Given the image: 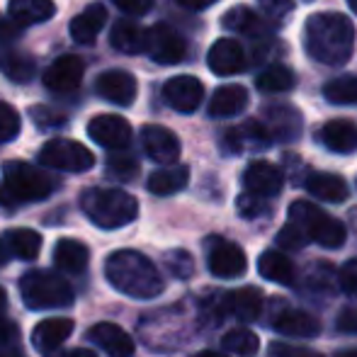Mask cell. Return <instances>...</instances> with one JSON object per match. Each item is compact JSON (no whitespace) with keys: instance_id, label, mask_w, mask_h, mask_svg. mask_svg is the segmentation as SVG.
Wrapping results in <instances>:
<instances>
[{"instance_id":"38","label":"cell","mask_w":357,"mask_h":357,"mask_svg":"<svg viewBox=\"0 0 357 357\" xmlns=\"http://www.w3.org/2000/svg\"><path fill=\"white\" fill-rule=\"evenodd\" d=\"M139 173V163L129 153H112L107 158V175L117 180H132Z\"/></svg>"},{"instance_id":"33","label":"cell","mask_w":357,"mask_h":357,"mask_svg":"<svg viewBox=\"0 0 357 357\" xmlns=\"http://www.w3.org/2000/svg\"><path fill=\"white\" fill-rule=\"evenodd\" d=\"M0 71L8 75L13 83H29L37 73L34 59L27 54H20L15 49H0Z\"/></svg>"},{"instance_id":"4","label":"cell","mask_w":357,"mask_h":357,"mask_svg":"<svg viewBox=\"0 0 357 357\" xmlns=\"http://www.w3.org/2000/svg\"><path fill=\"white\" fill-rule=\"evenodd\" d=\"M20 294L27 309L49 311L73 304V289L61 275L49 270H29L20 280Z\"/></svg>"},{"instance_id":"32","label":"cell","mask_w":357,"mask_h":357,"mask_svg":"<svg viewBox=\"0 0 357 357\" xmlns=\"http://www.w3.org/2000/svg\"><path fill=\"white\" fill-rule=\"evenodd\" d=\"M258 270L265 280L275 284H291L294 282V263L280 250H265L258 260Z\"/></svg>"},{"instance_id":"6","label":"cell","mask_w":357,"mask_h":357,"mask_svg":"<svg viewBox=\"0 0 357 357\" xmlns=\"http://www.w3.org/2000/svg\"><path fill=\"white\" fill-rule=\"evenodd\" d=\"M54 192V183L47 173L24 160H8L3 165V188L0 197L5 202H39Z\"/></svg>"},{"instance_id":"18","label":"cell","mask_w":357,"mask_h":357,"mask_svg":"<svg viewBox=\"0 0 357 357\" xmlns=\"http://www.w3.org/2000/svg\"><path fill=\"white\" fill-rule=\"evenodd\" d=\"M88 340L98 345L107 357H134L137 345L134 340L114 324H98L88 331Z\"/></svg>"},{"instance_id":"48","label":"cell","mask_w":357,"mask_h":357,"mask_svg":"<svg viewBox=\"0 0 357 357\" xmlns=\"http://www.w3.org/2000/svg\"><path fill=\"white\" fill-rule=\"evenodd\" d=\"M335 326H338V331H343V333H357V306H350V309L340 311Z\"/></svg>"},{"instance_id":"28","label":"cell","mask_w":357,"mask_h":357,"mask_svg":"<svg viewBox=\"0 0 357 357\" xmlns=\"http://www.w3.org/2000/svg\"><path fill=\"white\" fill-rule=\"evenodd\" d=\"M306 190L314 195L316 199L324 202H345L348 199V183L335 173H309L306 175Z\"/></svg>"},{"instance_id":"8","label":"cell","mask_w":357,"mask_h":357,"mask_svg":"<svg viewBox=\"0 0 357 357\" xmlns=\"http://www.w3.org/2000/svg\"><path fill=\"white\" fill-rule=\"evenodd\" d=\"M146 54L151 61L160 63V66H175L185 59L188 54V42L178 29L168 27V24H153L146 29Z\"/></svg>"},{"instance_id":"54","label":"cell","mask_w":357,"mask_h":357,"mask_svg":"<svg viewBox=\"0 0 357 357\" xmlns=\"http://www.w3.org/2000/svg\"><path fill=\"white\" fill-rule=\"evenodd\" d=\"M192 357H229V355L214 353V350H202V353H197V355H192Z\"/></svg>"},{"instance_id":"58","label":"cell","mask_w":357,"mask_h":357,"mask_svg":"<svg viewBox=\"0 0 357 357\" xmlns=\"http://www.w3.org/2000/svg\"><path fill=\"white\" fill-rule=\"evenodd\" d=\"M0 357H22V355H17V353H3Z\"/></svg>"},{"instance_id":"2","label":"cell","mask_w":357,"mask_h":357,"mask_svg":"<svg viewBox=\"0 0 357 357\" xmlns=\"http://www.w3.org/2000/svg\"><path fill=\"white\" fill-rule=\"evenodd\" d=\"M107 282L132 299H153L165 289L158 268L139 250H117L105 263Z\"/></svg>"},{"instance_id":"37","label":"cell","mask_w":357,"mask_h":357,"mask_svg":"<svg viewBox=\"0 0 357 357\" xmlns=\"http://www.w3.org/2000/svg\"><path fill=\"white\" fill-rule=\"evenodd\" d=\"M221 345H224L226 353L234 355H255L260 348V340L253 331L248 328H234L221 338Z\"/></svg>"},{"instance_id":"31","label":"cell","mask_w":357,"mask_h":357,"mask_svg":"<svg viewBox=\"0 0 357 357\" xmlns=\"http://www.w3.org/2000/svg\"><path fill=\"white\" fill-rule=\"evenodd\" d=\"M109 44H112L117 52L122 54H142L146 49V29L139 27L132 20H119L112 27V34H109Z\"/></svg>"},{"instance_id":"30","label":"cell","mask_w":357,"mask_h":357,"mask_svg":"<svg viewBox=\"0 0 357 357\" xmlns=\"http://www.w3.org/2000/svg\"><path fill=\"white\" fill-rule=\"evenodd\" d=\"M90 253L80 241L75 238H61L54 248V263L68 275H80L88 268Z\"/></svg>"},{"instance_id":"45","label":"cell","mask_w":357,"mask_h":357,"mask_svg":"<svg viewBox=\"0 0 357 357\" xmlns=\"http://www.w3.org/2000/svg\"><path fill=\"white\" fill-rule=\"evenodd\" d=\"M258 5L273 20H282L294 10V0H258Z\"/></svg>"},{"instance_id":"12","label":"cell","mask_w":357,"mask_h":357,"mask_svg":"<svg viewBox=\"0 0 357 357\" xmlns=\"http://www.w3.org/2000/svg\"><path fill=\"white\" fill-rule=\"evenodd\" d=\"M243 188L248 195L260 199L278 197L284 188V175L278 165L268 163V160H255L245 168L243 173Z\"/></svg>"},{"instance_id":"34","label":"cell","mask_w":357,"mask_h":357,"mask_svg":"<svg viewBox=\"0 0 357 357\" xmlns=\"http://www.w3.org/2000/svg\"><path fill=\"white\" fill-rule=\"evenodd\" d=\"M5 241H8L10 253H15L17 258H22V260H34L39 255V250H42V236H39L37 231H32V229H13V231H8Z\"/></svg>"},{"instance_id":"19","label":"cell","mask_w":357,"mask_h":357,"mask_svg":"<svg viewBox=\"0 0 357 357\" xmlns=\"http://www.w3.org/2000/svg\"><path fill=\"white\" fill-rule=\"evenodd\" d=\"M226 146H229L234 153H241V151H263L270 146V134L265 129L263 122L258 119H245L238 127H231L224 137Z\"/></svg>"},{"instance_id":"20","label":"cell","mask_w":357,"mask_h":357,"mask_svg":"<svg viewBox=\"0 0 357 357\" xmlns=\"http://www.w3.org/2000/svg\"><path fill=\"white\" fill-rule=\"evenodd\" d=\"M219 309L221 314H229L238 321H255L260 316V309H263V294L255 287L226 291Z\"/></svg>"},{"instance_id":"55","label":"cell","mask_w":357,"mask_h":357,"mask_svg":"<svg viewBox=\"0 0 357 357\" xmlns=\"http://www.w3.org/2000/svg\"><path fill=\"white\" fill-rule=\"evenodd\" d=\"M335 357H357V348H345V350H340Z\"/></svg>"},{"instance_id":"40","label":"cell","mask_w":357,"mask_h":357,"mask_svg":"<svg viewBox=\"0 0 357 357\" xmlns=\"http://www.w3.org/2000/svg\"><path fill=\"white\" fill-rule=\"evenodd\" d=\"M165 265H168L170 275L178 280H188L190 275L195 273V263H192V255L188 250H170L165 255Z\"/></svg>"},{"instance_id":"42","label":"cell","mask_w":357,"mask_h":357,"mask_svg":"<svg viewBox=\"0 0 357 357\" xmlns=\"http://www.w3.org/2000/svg\"><path fill=\"white\" fill-rule=\"evenodd\" d=\"M236 209H238V214L243 216V219H258V216H263V214H270L268 202L260 197H253V195H248V192L236 199Z\"/></svg>"},{"instance_id":"14","label":"cell","mask_w":357,"mask_h":357,"mask_svg":"<svg viewBox=\"0 0 357 357\" xmlns=\"http://www.w3.org/2000/svg\"><path fill=\"white\" fill-rule=\"evenodd\" d=\"M207 66L214 75H236L245 68V52L236 39L231 37H221L212 44L207 54Z\"/></svg>"},{"instance_id":"41","label":"cell","mask_w":357,"mask_h":357,"mask_svg":"<svg viewBox=\"0 0 357 357\" xmlns=\"http://www.w3.org/2000/svg\"><path fill=\"white\" fill-rule=\"evenodd\" d=\"M29 117L42 129H54V127H63V124H66V114L54 107H47V105H34V107L29 109Z\"/></svg>"},{"instance_id":"52","label":"cell","mask_w":357,"mask_h":357,"mask_svg":"<svg viewBox=\"0 0 357 357\" xmlns=\"http://www.w3.org/2000/svg\"><path fill=\"white\" fill-rule=\"evenodd\" d=\"M54 357H98V355H93L90 350L75 348V350H66V353H59V355H54Z\"/></svg>"},{"instance_id":"5","label":"cell","mask_w":357,"mask_h":357,"mask_svg":"<svg viewBox=\"0 0 357 357\" xmlns=\"http://www.w3.org/2000/svg\"><path fill=\"white\" fill-rule=\"evenodd\" d=\"M289 224H294L296 229L304 234L306 241H316L319 245H324V248H343L345 243V236H348V231H345V226L340 224L335 216L326 214L321 207H316V204L306 202V199H296V202H291L289 207Z\"/></svg>"},{"instance_id":"44","label":"cell","mask_w":357,"mask_h":357,"mask_svg":"<svg viewBox=\"0 0 357 357\" xmlns=\"http://www.w3.org/2000/svg\"><path fill=\"white\" fill-rule=\"evenodd\" d=\"M278 243L282 245V248L299 250L301 245L306 243V238H304V234H301V231L296 229L294 224H287L284 229H280V234H278Z\"/></svg>"},{"instance_id":"51","label":"cell","mask_w":357,"mask_h":357,"mask_svg":"<svg viewBox=\"0 0 357 357\" xmlns=\"http://www.w3.org/2000/svg\"><path fill=\"white\" fill-rule=\"evenodd\" d=\"M178 5H183L185 10H207L209 5L219 3V0H175Z\"/></svg>"},{"instance_id":"46","label":"cell","mask_w":357,"mask_h":357,"mask_svg":"<svg viewBox=\"0 0 357 357\" xmlns=\"http://www.w3.org/2000/svg\"><path fill=\"white\" fill-rule=\"evenodd\" d=\"M270 355L273 357H324L316 350L299 348V345H287V343H273L270 345Z\"/></svg>"},{"instance_id":"29","label":"cell","mask_w":357,"mask_h":357,"mask_svg":"<svg viewBox=\"0 0 357 357\" xmlns=\"http://www.w3.org/2000/svg\"><path fill=\"white\" fill-rule=\"evenodd\" d=\"M188 183H190V168L188 165H168V168L151 173L146 188H149L151 195L168 197V195H175V192H180V190H185L188 188Z\"/></svg>"},{"instance_id":"16","label":"cell","mask_w":357,"mask_h":357,"mask_svg":"<svg viewBox=\"0 0 357 357\" xmlns=\"http://www.w3.org/2000/svg\"><path fill=\"white\" fill-rule=\"evenodd\" d=\"M95 85L100 98L119 107H129L137 100V78L129 71H105Z\"/></svg>"},{"instance_id":"24","label":"cell","mask_w":357,"mask_h":357,"mask_svg":"<svg viewBox=\"0 0 357 357\" xmlns=\"http://www.w3.org/2000/svg\"><path fill=\"white\" fill-rule=\"evenodd\" d=\"M105 22H107V10L102 8L100 3H93L88 5V8L83 10L80 15H75L71 20V37L75 44H95V39H98L100 29L105 27Z\"/></svg>"},{"instance_id":"53","label":"cell","mask_w":357,"mask_h":357,"mask_svg":"<svg viewBox=\"0 0 357 357\" xmlns=\"http://www.w3.org/2000/svg\"><path fill=\"white\" fill-rule=\"evenodd\" d=\"M8 263V248H5V243L0 241V268Z\"/></svg>"},{"instance_id":"10","label":"cell","mask_w":357,"mask_h":357,"mask_svg":"<svg viewBox=\"0 0 357 357\" xmlns=\"http://www.w3.org/2000/svg\"><path fill=\"white\" fill-rule=\"evenodd\" d=\"M163 100L175 112L190 114L202 105L204 85L195 75H175L163 85Z\"/></svg>"},{"instance_id":"13","label":"cell","mask_w":357,"mask_h":357,"mask_svg":"<svg viewBox=\"0 0 357 357\" xmlns=\"http://www.w3.org/2000/svg\"><path fill=\"white\" fill-rule=\"evenodd\" d=\"M142 144L151 160L160 165H173L180 158V142L170 129L160 124H146L142 129Z\"/></svg>"},{"instance_id":"47","label":"cell","mask_w":357,"mask_h":357,"mask_svg":"<svg viewBox=\"0 0 357 357\" xmlns=\"http://www.w3.org/2000/svg\"><path fill=\"white\" fill-rule=\"evenodd\" d=\"M114 5H117L122 13L127 15H146L151 8H153V0H114Z\"/></svg>"},{"instance_id":"17","label":"cell","mask_w":357,"mask_h":357,"mask_svg":"<svg viewBox=\"0 0 357 357\" xmlns=\"http://www.w3.org/2000/svg\"><path fill=\"white\" fill-rule=\"evenodd\" d=\"M85 73V63L78 56H61L44 71L42 80L54 93H71L80 85Z\"/></svg>"},{"instance_id":"11","label":"cell","mask_w":357,"mask_h":357,"mask_svg":"<svg viewBox=\"0 0 357 357\" xmlns=\"http://www.w3.org/2000/svg\"><path fill=\"white\" fill-rule=\"evenodd\" d=\"M88 137L109 151H122L132 142V124L119 114H100L90 119Z\"/></svg>"},{"instance_id":"50","label":"cell","mask_w":357,"mask_h":357,"mask_svg":"<svg viewBox=\"0 0 357 357\" xmlns=\"http://www.w3.org/2000/svg\"><path fill=\"white\" fill-rule=\"evenodd\" d=\"M17 338V328L8 319H0V345H8Z\"/></svg>"},{"instance_id":"25","label":"cell","mask_w":357,"mask_h":357,"mask_svg":"<svg viewBox=\"0 0 357 357\" xmlns=\"http://www.w3.org/2000/svg\"><path fill=\"white\" fill-rule=\"evenodd\" d=\"M245 105H248V90L243 85H221V88L214 90L212 100H209V117H236L238 112H243Z\"/></svg>"},{"instance_id":"15","label":"cell","mask_w":357,"mask_h":357,"mask_svg":"<svg viewBox=\"0 0 357 357\" xmlns=\"http://www.w3.org/2000/svg\"><path fill=\"white\" fill-rule=\"evenodd\" d=\"M265 112V129L270 139L278 142H296L304 129V119L291 105H270L263 109Z\"/></svg>"},{"instance_id":"7","label":"cell","mask_w":357,"mask_h":357,"mask_svg":"<svg viewBox=\"0 0 357 357\" xmlns=\"http://www.w3.org/2000/svg\"><path fill=\"white\" fill-rule=\"evenodd\" d=\"M42 165L54 170H66V173H85L95 165L93 151H88L83 144L71 139H52L39 151Z\"/></svg>"},{"instance_id":"39","label":"cell","mask_w":357,"mask_h":357,"mask_svg":"<svg viewBox=\"0 0 357 357\" xmlns=\"http://www.w3.org/2000/svg\"><path fill=\"white\" fill-rule=\"evenodd\" d=\"M20 134V114L13 105L0 102V144H8L17 139Z\"/></svg>"},{"instance_id":"21","label":"cell","mask_w":357,"mask_h":357,"mask_svg":"<svg viewBox=\"0 0 357 357\" xmlns=\"http://www.w3.org/2000/svg\"><path fill=\"white\" fill-rule=\"evenodd\" d=\"M73 333V321L71 319H47L42 324L34 326L32 331V348L42 355H49L54 350H59L68 340V335Z\"/></svg>"},{"instance_id":"23","label":"cell","mask_w":357,"mask_h":357,"mask_svg":"<svg viewBox=\"0 0 357 357\" xmlns=\"http://www.w3.org/2000/svg\"><path fill=\"white\" fill-rule=\"evenodd\" d=\"M221 24H224L229 32L245 34V37H253V39H263V37H270V34H273V27H268V24L260 20V15H255L253 10L245 8V5L231 8L229 13L224 15Z\"/></svg>"},{"instance_id":"9","label":"cell","mask_w":357,"mask_h":357,"mask_svg":"<svg viewBox=\"0 0 357 357\" xmlns=\"http://www.w3.org/2000/svg\"><path fill=\"white\" fill-rule=\"evenodd\" d=\"M207 248H209V255H207L209 273H212L214 278L234 280V278H241V275L245 273V268H248L245 253L234 241L212 236V238L207 241Z\"/></svg>"},{"instance_id":"26","label":"cell","mask_w":357,"mask_h":357,"mask_svg":"<svg viewBox=\"0 0 357 357\" xmlns=\"http://www.w3.org/2000/svg\"><path fill=\"white\" fill-rule=\"evenodd\" d=\"M319 139L333 153H353L357 149V127L350 119H331L321 127Z\"/></svg>"},{"instance_id":"56","label":"cell","mask_w":357,"mask_h":357,"mask_svg":"<svg viewBox=\"0 0 357 357\" xmlns=\"http://www.w3.org/2000/svg\"><path fill=\"white\" fill-rule=\"evenodd\" d=\"M5 306H8V294H5V289L0 287V311H3Z\"/></svg>"},{"instance_id":"3","label":"cell","mask_w":357,"mask_h":357,"mask_svg":"<svg viewBox=\"0 0 357 357\" xmlns=\"http://www.w3.org/2000/svg\"><path fill=\"white\" fill-rule=\"evenodd\" d=\"M80 209L100 229H122L139 214V202L117 188H90L80 195Z\"/></svg>"},{"instance_id":"36","label":"cell","mask_w":357,"mask_h":357,"mask_svg":"<svg viewBox=\"0 0 357 357\" xmlns=\"http://www.w3.org/2000/svg\"><path fill=\"white\" fill-rule=\"evenodd\" d=\"M324 98L331 105H357V75H340L324 85Z\"/></svg>"},{"instance_id":"57","label":"cell","mask_w":357,"mask_h":357,"mask_svg":"<svg viewBox=\"0 0 357 357\" xmlns=\"http://www.w3.org/2000/svg\"><path fill=\"white\" fill-rule=\"evenodd\" d=\"M348 5H350V10L357 15V0H348Z\"/></svg>"},{"instance_id":"43","label":"cell","mask_w":357,"mask_h":357,"mask_svg":"<svg viewBox=\"0 0 357 357\" xmlns=\"http://www.w3.org/2000/svg\"><path fill=\"white\" fill-rule=\"evenodd\" d=\"M338 282L345 294L357 296V258L348 260V263L343 265V270H340V275H338Z\"/></svg>"},{"instance_id":"1","label":"cell","mask_w":357,"mask_h":357,"mask_svg":"<svg viewBox=\"0 0 357 357\" xmlns=\"http://www.w3.org/2000/svg\"><path fill=\"white\" fill-rule=\"evenodd\" d=\"M304 47L314 61L343 66L355 49V24L343 13H314L304 24Z\"/></svg>"},{"instance_id":"35","label":"cell","mask_w":357,"mask_h":357,"mask_svg":"<svg viewBox=\"0 0 357 357\" xmlns=\"http://www.w3.org/2000/svg\"><path fill=\"white\" fill-rule=\"evenodd\" d=\"M296 83L291 68L282 66V63H273L268 66L263 73L255 78V85H258L263 93H284V90H291Z\"/></svg>"},{"instance_id":"22","label":"cell","mask_w":357,"mask_h":357,"mask_svg":"<svg viewBox=\"0 0 357 357\" xmlns=\"http://www.w3.org/2000/svg\"><path fill=\"white\" fill-rule=\"evenodd\" d=\"M273 328L282 335H291V338H316L321 333V321L306 311L284 309L273 321Z\"/></svg>"},{"instance_id":"27","label":"cell","mask_w":357,"mask_h":357,"mask_svg":"<svg viewBox=\"0 0 357 357\" xmlns=\"http://www.w3.org/2000/svg\"><path fill=\"white\" fill-rule=\"evenodd\" d=\"M10 20L17 22L20 27L47 22L56 15V5L52 0H10L8 5Z\"/></svg>"},{"instance_id":"49","label":"cell","mask_w":357,"mask_h":357,"mask_svg":"<svg viewBox=\"0 0 357 357\" xmlns=\"http://www.w3.org/2000/svg\"><path fill=\"white\" fill-rule=\"evenodd\" d=\"M20 32H22V27H20L17 22H13V20H0V39H3V42L17 39Z\"/></svg>"}]
</instances>
